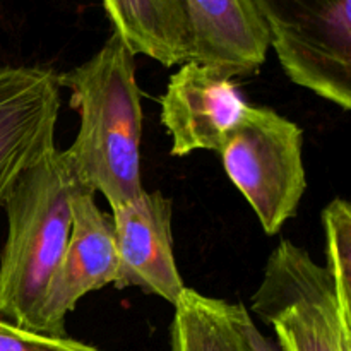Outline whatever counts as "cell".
Instances as JSON below:
<instances>
[{
	"label": "cell",
	"instance_id": "6da1fadb",
	"mask_svg": "<svg viewBox=\"0 0 351 351\" xmlns=\"http://www.w3.org/2000/svg\"><path fill=\"white\" fill-rule=\"evenodd\" d=\"M58 82L79 115L77 136L65 149L79 182L101 192L110 208L136 199L144 191L136 55L112 33L89 60L58 74Z\"/></svg>",
	"mask_w": 351,
	"mask_h": 351
},
{
	"label": "cell",
	"instance_id": "7a4b0ae2",
	"mask_svg": "<svg viewBox=\"0 0 351 351\" xmlns=\"http://www.w3.org/2000/svg\"><path fill=\"white\" fill-rule=\"evenodd\" d=\"M82 187L65 149L55 147L17 178L3 201L0 317L17 328L38 332L45 291L71 235L72 199Z\"/></svg>",
	"mask_w": 351,
	"mask_h": 351
},
{
	"label": "cell",
	"instance_id": "3957f363",
	"mask_svg": "<svg viewBox=\"0 0 351 351\" xmlns=\"http://www.w3.org/2000/svg\"><path fill=\"white\" fill-rule=\"evenodd\" d=\"M218 154L264 233L276 235L307 189L302 127L276 110L247 103Z\"/></svg>",
	"mask_w": 351,
	"mask_h": 351
},
{
	"label": "cell",
	"instance_id": "277c9868",
	"mask_svg": "<svg viewBox=\"0 0 351 351\" xmlns=\"http://www.w3.org/2000/svg\"><path fill=\"white\" fill-rule=\"evenodd\" d=\"M252 311L274 329L280 351H351V317L331 273L290 240L267 257Z\"/></svg>",
	"mask_w": 351,
	"mask_h": 351
},
{
	"label": "cell",
	"instance_id": "5b68a950",
	"mask_svg": "<svg viewBox=\"0 0 351 351\" xmlns=\"http://www.w3.org/2000/svg\"><path fill=\"white\" fill-rule=\"evenodd\" d=\"M291 82L351 108V0H252Z\"/></svg>",
	"mask_w": 351,
	"mask_h": 351
},
{
	"label": "cell",
	"instance_id": "8992f818",
	"mask_svg": "<svg viewBox=\"0 0 351 351\" xmlns=\"http://www.w3.org/2000/svg\"><path fill=\"white\" fill-rule=\"evenodd\" d=\"M96 192L82 187L72 199L67 247L48 283L38 314V335L65 338V322L88 293L115 285L119 271L112 215L99 209Z\"/></svg>",
	"mask_w": 351,
	"mask_h": 351
},
{
	"label": "cell",
	"instance_id": "52a82bcc",
	"mask_svg": "<svg viewBox=\"0 0 351 351\" xmlns=\"http://www.w3.org/2000/svg\"><path fill=\"white\" fill-rule=\"evenodd\" d=\"M60 82L50 67H0V206L17 178L55 149Z\"/></svg>",
	"mask_w": 351,
	"mask_h": 351
},
{
	"label": "cell",
	"instance_id": "ba28073f",
	"mask_svg": "<svg viewBox=\"0 0 351 351\" xmlns=\"http://www.w3.org/2000/svg\"><path fill=\"white\" fill-rule=\"evenodd\" d=\"M119 271L113 288L134 287L173 307L184 293V280L173 250V202L163 192L143 191L112 208Z\"/></svg>",
	"mask_w": 351,
	"mask_h": 351
},
{
	"label": "cell",
	"instance_id": "9c48e42d",
	"mask_svg": "<svg viewBox=\"0 0 351 351\" xmlns=\"http://www.w3.org/2000/svg\"><path fill=\"white\" fill-rule=\"evenodd\" d=\"M245 105L232 79L199 62L182 64L160 99L171 156L184 158L194 151L219 153Z\"/></svg>",
	"mask_w": 351,
	"mask_h": 351
},
{
	"label": "cell",
	"instance_id": "30bf717a",
	"mask_svg": "<svg viewBox=\"0 0 351 351\" xmlns=\"http://www.w3.org/2000/svg\"><path fill=\"white\" fill-rule=\"evenodd\" d=\"M192 36L191 60L228 79L257 74L269 34L252 0H184Z\"/></svg>",
	"mask_w": 351,
	"mask_h": 351
},
{
	"label": "cell",
	"instance_id": "8fae6325",
	"mask_svg": "<svg viewBox=\"0 0 351 351\" xmlns=\"http://www.w3.org/2000/svg\"><path fill=\"white\" fill-rule=\"evenodd\" d=\"M113 33L134 55L165 67L192 57V36L184 0H101Z\"/></svg>",
	"mask_w": 351,
	"mask_h": 351
},
{
	"label": "cell",
	"instance_id": "7c38bea8",
	"mask_svg": "<svg viewBox=\"0 0 351 351\" xmlns=\"http://www.w3.org/2000/svg\"><path fill=\"white\" fill-rule=\"evenodd\" d=\"M249 311L185 288L173 305L171 351H250Z\"/></svg>",
	"mask_w": 351,
	"mask_h": 351
},
{
	"label": "cell",
	"instance_id": "4fadbf2b",
	"mask_svg": "<svg viewBox=\"0 0 351 351\" xmlns=\"http://www.w3.org/2000/svg\"><path fill=\"white\" fill-rule=\"evenodd\" d=\"M328 247V271L335 281L339 307L351 317V206L336 197L322 211Z\"/></svg>",
	"mask_w": 351,
	"mask_h": 351
},
{
	"label": "cell",
	"instance_id": "5bb4252c",
	"mask_svg": "<svg viewBox=\"0 0 351 351\" xmlns=\"http://www.w3.org/2000/svg\"><path fill=\"white\" fill-rule=\"evenodd\" d=\"M0 351H103L88 343L77 341L69 336L53 338V336L38 335L23 328L10 324L0 317Z\"/></svg>",
	"mask_w": 351,
	"mask_h": 351
},
{
	"label": "cell",
	"instance_id": "9a60e30c",
	"mask_svg": "<svg viewBox=\"0 0 351 351\" xmlns=\"http://www.w3.org/2000/svg\"><path fill=\"white\" fill-rule=\"evenodd\" d=\"M247 338H249L250 351H280L276 343L271 341L267 336L259 331V328L254 324L252 317L247 321Z\"/></svg>",
	"mask_w": 351,
	"mask_h": 351
}]
</instances>
